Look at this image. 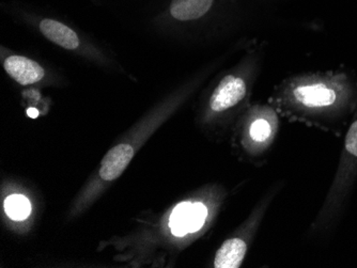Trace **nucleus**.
<instances>
[{
	"mask_svg": "<svg viewBox=\"0 0 357 268\" xmlns=\"http://www.w3.org/2000/svg\"><path fill=\"white\" fill-rule=\"evenodd\" d=\"M215 0H172L169 14L178 22H194L204 19L213 9Z\"/></svg>",
	"mask_w": 357,
	"mask_h": 268,
	"instance_id": "nucleus-6",
	"label": "nucleus"
},
{
	"mask_svg": "<svg viewBox=\"0 0 357 268\" xmlns=\"http://www.w3.org/2000/svg\"><path fill=\"white\" fill-rule=\"evenodd\" d=\"M27 113L30 118H37L38 116H39L38 110L35 109V108H29V109L27 110Z\"/></svg>",
	"mask_w": 357,
	"mask_h": 268,
	"instance_id": "nucleus-12",
	"label": "nucleus"
},
{
	"mask_svg": "<svg viewBox=\"0 0 357 268\" xmlns=\"http://www.w3.org/2000/svg\"><path fill=\"white\" fill-rule=\"evenodd\" d=\"M208 210L200 202H182L172 211L169 228L174 236L199 231L206 223Z\"/></svg>",
	"mask_w": 357,
	"mask_h": 268,
	"instance_id": "nucleus-3",
	"label": "nucleus"
},
{
	"mask_svg": "<svg viewBox=\"0 0 357 268\" xmlns=\"http://www.w3.org/2000/svg\"><path fill=\"white\" fill-rule=\"evenodd\" d=\"M248 85L244 78L238 75L225 76L212 92L208 107L213 113H224L240 105L248 97Z\"/></svg>",
	"mask_w": 357,
	"mask_h": 268,
	"instance_id": "nucleus-2",
	"label": "nucleus"
},
{
	"mask_svg": "<svg viewBox=\"0 0 357 268\" xmlns=\"http://www.w3.org/2000/svg\"><path fill=\"white\" fill-rule=\"evenodd\" d=\"M133 156L134 150L131 145H119L112 148L102 161L100 177L105 181L118 179L131 163Z\"/></svg>",
	"mask_w": 357,
	"mask_h": 268,
	"instance_id": "nucleus-5",
	"label": "nucleus"
},
{
	"mask_svg": "<svg viewBox=\"0 0 357 268\" xmlns=\"http://www.w3.org/2000/svg\"><path fill=\"white\" fill-rule=\"evenodd\" d=\"M272 134V124L266 117H258L250 124V135L258 143H264Z\"/></svg>",
	"mask_w": 357,
	"mask_h": 268,
	"instance_id": "nucleus-10",
	"label": "nucleus"
},
{
	"mask_svg": "<svg viewBox=\"0 0 357 268\" xmlns=\"http://www.w3.org/2000/svg\"><path fill=\"white\" fill-rule=\"evenodd\" d=\"M246 244L240 239H231L225 242L218 249L214 260V267L238 268L245 257Z\"/></svg>",
	"mask_w": 357,
	"mask_h": 268,
	"instance_id": "nucleus-8",
	"label": "nucleus"
},
{
	"mask_svg": "<svg viewBox=\"0 0 357 268\" xmlns=\"http://www.w3.org/2000/svg\"><path fill=\"white\" fill-rule=\"evenodd\" d=\"M346 149L357 157V120L353 122L346 136Z\"/></svg>",
	"mask_w": 357,
	"mask_h": 268,
	"instance_id": "nucleus-11",
	"label": "nucleus"
},
{
	"mask_svg": "<svg viewBox=\"0 0 357 268\" xmlns=\"http://www.w3.org/2000/svg\"><path fill=\"white\" fill-rule=\"evenodd\" d=\"M5 211L11 219L24 220L31 212V204L24 196L12 195L6 199Z\"/></svg>",
	"mask_w": 357,
	"mask_h": 268,
	"instance_id": "nucleus-9",
	"label": "nucleus"
},
{
	"mask_svg": "<svg viewBox=\"0 0 357 268\" xmlns=\"http://www.w3.org/2000/svg\"><path fill=\"white\" fill-rule=\"evenodd\" d=\"M40 29L50 41L61 46L63 49H75L79 45L77 35L71 28L59 22L54 19H43L40 24Z\"/></svg>",
	"mask_w": 357,
	"mask_h": 268,
	"instance_id": "nucleus-7",
	"label": "nucleus"
},
{
	"mask_svg": "<svg viewBox=\"0 0 357 268\" xmlns=\"http://www.w3.org/2000/svg\"><path fill=\"white\" fill-rule=\"evenodd\" d=\"M6 72L21 85L38 83L44 77V70L33 60L22 56H10L3 62Z\"/></svg>",
	"mask_w": 357,
	"mask_h": 268,
	"instance_id": "nucleus-4",
	"label": "nucleus"
},
{
	"mask_svg": "<svg viewBox=\"0 0 357 268\" xmlns=\"http://www.w3.org/2000/svg\"><path fill=\"white\" fill-rule=\"evenodd\" d=\"M337 78L304 76L294 79L284 88L282 101L303 111H320L342 106L344 100L351 97V88L344 78Z\"/></svg>",
	"mask_w": 357,
	"mask_h": 268,
	"instance_id": "nucleus-1",
	"label": "nucleus"
}]
</instances>
